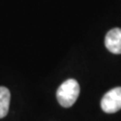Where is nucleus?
Instances as JSON below:
<instances>
[{
	"label": "nucleus",
	"mask_w": 121,
	"mask_h": 121,
	"mask_svg": "<svg viewBox=\"0 0 121 121\" xmlns=\"http://www.w3.org/2000/svg\"><path fill=\"white\" fill-rule=\"evenodd\" d=\"M10 92L5 87H0V118H4L9 110Z\"/></svg>",
	"instance_id": "4"
},
{
	"label": "nucleus",
	"mask_w": 121,
	"mask_h": 121,
	"mask_svg": "<svg viewBox=\"0 0 121 121\" xmlns=\"http://www.w3.org/2000/svg\"><path fill=\"white\" fill-rule=\"evenodd\" d=\"M105 45L107 50L113 54H121V28L109 30L105 36Z\"/></svg>",
	"instance_id": "3"
},
{
	"label": "nucleus",
	"mask_w": 121,
	"mask_h": 121,
	"mask_svg": "<svg viewBox=\"0 0 121 121\" xmlns=\"http://www.w3.org/2000/svg\"><path fill=\"white\" fill-rule=\"evenodd\" d=\"M80 94V86L75 79H68L56 90V99L63 107L69 108L75 104Z\"/></svg>",
	"instance_id": "1"
},
{
	"label": "nucleus",
	"mask_w": 121,
	"mask_h": 121,
	"mask_svg": "<svg viewBox=\"0 0 121 121\" xmlns=\"http://www.w3.org/2000/svg\"><path fill=\"white\" fill-rule=\"evenodd\" d=\"M101 108L106 113H115L121 109V87L111 89L103 96Z\"/></svg>",
	"instance_id": "2"
}]
</instances>
